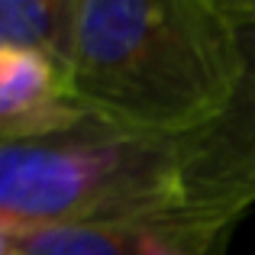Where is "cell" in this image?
<instances>
[{
    "instance_id": "cell-1",
    "label": "cell",
    "mask_w": 255,
    "mask_h": 255,
    "mask_svg": "<svg viewBox=\"0 0 255 255\" xmlns=\"http://www.w3.org/2000/svg\"><path fill=\"white\" fill-rule=\"evenodd\" d=\"M71 94L94 120L184 139L230 107L243 42L230 0H75Z\"/></svg>"
},
{
    "instance_id": "cell-2",
    "label": "cell",
    "mask_w": 255,
    "mask_h": 255,
    "mask_svg": "<svg viewBox=\"0 0 255 255\" xmlns=\"http://www.w3.org/2000/svg\"><path fill=\"white\" fill-rule=\"evenodd\" d=\"M178 139L87 120L65 132L0 139V220L16 226H136L178 243Z\"/></svg>"
},
{
    "instance_id": "cell-3",
    "label": "cell",
    "mask_w": 255,
    "mask_h": 255,
    "mask_svg": "<svg viewBox=\"0 0 255 255\" xmlns=\"http://www.w3.org/2000/svg\"><path fill=\"white\" fill-rule=\"evenodd\" d=\"M243 42V78L213 123L178 139L181 233L187 255H217L230 223L255 204V3H230Z\"/></svg>"
},
{
    "instance_id": "cell-4",
    "label": "cell",
    "mask_w": 255,
    "mask_h": 255,
    "mask_svg": "<svg viewBox=\"0 0 255 255\" xmlns=\"http://www.w3.org/2000/svg\"><path fill=\"white\" fill-rule=\"evenodd\" d=\"M94 120L71 94L65 65L42 52L0 45V139L65 132Z\"/></svg>"
},
{
    "instance_id": "cell-5",
    "label": "cell",
    "mask_w": 255,
    "mask_h": 255,
    "mask_svg": "<svg viewBox=\"0 0 255 255\" xmlns=\"http://www.w3.org/2000/svg\"><path fill=\"white\" fill-rule=\"evenodd\" d=\"M0 45L29 49L71 65L75 0H0Z\"/></svg>"
},
{
    "instance_id": "cell-6",
    "label": "cell",
    "mask_w": 255,
    "mask_h": 255,
    "mask_svg": "<svg viewBox=\"0 0 255 255\" xmlns=\"http://www.w3.org/2000/svg\"><path fill=\"white\" fill-rule=\"evenodd\" d=\"M136 226H16L13 255H139Z\"/></svg>"
},
{
    "instance_id": "cell-7",
    "label": "cell",
    "mask_w": 255,
    "mask_h": 255,
    "mask_svg": "<svg viewBox=\"0 0 255 255\" xmlns=\"http://www.w3.org/2000/svg\"><path fill=\"white\" fill-rule=\"evenodd\" d=\"M139 255H187L184 249H181L174 239L162 236V233H145L142 236V249H139Z\"/></svg>"
}]
</instances>
